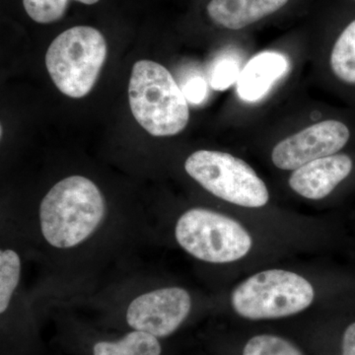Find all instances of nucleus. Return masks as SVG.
I'll return each mask as SVG.
<instances>
[{
  "mask_svg": "<svg viewBox=\"0 0 355 355\" xmlns=\"http://www.w3.org/2000/svg\"><path fill=\"white\" fill-rule=\"evenodd\" d=\"M288 62L280 53L266 51L252 58L240 72L237 92L246 102L260 100L272 84L286 73Z\"/></svg>",
  "mask_w": 355,
  "mask_h": 355,
  "instance_id": "nucleus-10",
  "label": "nucleus"
},
{
  "mask_svg": "<svg viewBox=\"0 0 355 355\" xmlns=\"http://www.w3.org/2000/svg\"><path fill=\"white\" fill-rule=\"evenodd\" d=\"M184 96L191 103H200L207 94V84L200 77H195L187 83L184 87Z\"/></svg>",
  "mask_w": 355,
  "mask_h": 355,
  "instance_id": "nucleus-18",
  "label": "nucleus"
},
{
  "mask_svg": "<svg viewBox=\"0 0 355 355\" xmlns=\"http://www.w3.org/2000/svg\"><path fill=\"white\" fill-rule=\"evenodd\" d=\"M128 100L135 120L153 137H173L188 125V100L169 70L158 62H135Z\"/></svg>",
  "mask_w": 355,
  "mask_h": 355,
  "instance_id": "nucleus-2",
  "label": "nucleus"
},
{
  "mask_svg": "<svg viewBox=\"0 0 355 355\" xmlns=\"http://www.w3.org/2000/svg\"><path fill=\"white\" fill-rule=\"evenodd\" d=\"M21 261L13 250L0 253V313L3 314L10 304L11 298L19 284Z\"/></svg>",
  "mask_w": 355,
  "mask_h": 355,
  "instance_id": "nucleus-14",
  "label": "nucleus"
},
{
  "mask_svg": "<svg viewBox=\"0 0 355 355\" xmlns=\"http://www.w3.org/2000/svg\"><path fill=\"white\" fill-rule=\"evenodd\" d=\"M184 170L216 197L240 207L258 209L270 200L263 180L242 159L214 150H198L184 163Z\"/></svg>",
  "mask_w": 355,
  "mask_h": 355,
  "instance_id": "nucleus-6",
  "label": "nucleus"
},
{
  "mask_svg": "<svg viewBox=\"0 0 355 355\" xmlns=\"http://www.w3.org/2000/svg\"><path fill=\"white\" fill-rule=\"evenodd\" d=\"M354 169V161L347 154L336 153L316 159L294 170L289 178L292 190L308 200L328 197Z\"/></svg>",
  "mask_w": 355,
  "mask_h": 355,
  "instance_id": "nucleus-9",
  "label": "nucleus"
},
{
  "mask_svg": "<svg viewBox=\"0 0 355 355\" xmlns=\"http://www.w3.org/2000/svg\"><path fill=\"white\" fill-rule=\"evenodd\" d=\"M105 214L106 200L94 182L83 176L65 178L42 200V234L51 246L70 249L87 240Z\"/></svg>",
  "mask_w": 355,
  "mask_h": 355,
  "instance_id": "nucleus-1",
  "label": "nucleus"
},
{
  "mask_svg": "<svg viewBox=\"0 0 355 355\" xmlns=\"http://www.w3.org/2000/svg\"><path fill=\"white\" fill-rule=\"evenodd\" d=\"M331 71L347 86H355V20L340 33L331 50Z\"/></svg>",
  "mask_w": 355,
  "mask_h": 355,
  "instance_id": "nucleus-12",
  "label": "nucleus"
},
{
  "mask_svg": "<svg viewBox=\"0 0 355 355\" xmlns=\"http://www.w3.org/2000/svg\"><path fill=\"white\" fill-rule=\"evenodd\" d=\"M238 65L232 60H223L216 65L211 77V86L216 90H224L232 85L239 77Z\"/></svg>",
  "mask_w": 355,
  "mask_h": 355,
  "instance_id": "nucleus-17",
  "label": "nucleus"
},
{
  "mask_svg": "<svg viewBox=\"0 0 355 355\" xmlns=\"http://www.w3.org/2000/svg\"><path fill=\"white\" fill-rule=\"evenodd\" d=\"M157 338L144 331L128 333L119 342H100L93 347V355H160Z\"/></svg>",
  "mask_w": 355,
  "mask_h": 355,
  "instance_id": "nucleus-13",
  "label": "nucleus"
},
{
  "mask_svg": "<svg viewBox=\"0 0 355 355\" xmlns=\"http://www.w3.org/2000/svg\"><path fill=\"white\" fill-rule=\"evenodd\" d=\"M243 355H303L288 340L279 336L261 335L252 338L243 350Z\"/></svg>",
  "mask_w": 355,
  "mask_h": 355,
  "instance_id": "nucleus-16",
  "label": "nucleus"
},
{
  "mask_svg": "<svg viewBox=\"0 0 355 355\" xmlns=\"http://www.w3.org/2000/svg\"><path fill=\"white\" fill-rule=\"evenodd\" d=\"M289 0H211L210 19L229 30H240L277 12Z\"/></svg>",
  "mask_w": 355,
  "mask_h": 355,
  "instance_id": "nucleus-11",
  "label": "nucleus"
},
{
  "mask_svg": "<svg viewBox=\"0 0 355 355\" xmlns=\"http://www.w3.org/2000/svg\"><path fill=\"white\" fill-rule=\"evenodd\" d=\"M350 137V128L343 121H320L282 140L273 148L272 160L279 169L296 170L316 159L338 153Z\"/></svg>",
  "mask_w": 355,
  "mask_h": 355,
  "instance_id": "nucleus-7",
  "label": "nucleus"
},
{
  "mask_svg": "<svg viewBox=\"0 0 355 355\" xmlns=\"http://www.w3.org/2000/svg\"><path fill=\"white\" fill-rule=\"evenodd\" d=\"M180 246L198 260L226 263L244 258L251 250V235L239 222L214 210L191 209L177 221Z\"/></svg>",
  "mask_w": 355,
  "mask_h": 355,
  "instance_id": "nucleus-5",
  "label": "nucleus"
},
{
  "mask_svg": "<svg viewBox=\"0 0 355 355\" xmlns=\"http://www.w3.org/2000/svg\"><path fill=\"white\" fill-rule=\"evenodd\" d=\"M191 307L188 291L180 287H166L135 298L128 306L127 322L135 331L164 338L181 326Z\"/></svg>",
  "mask_w": 355,
  "mask_h": 355,
  "instance_id": "nucleus-8",
  "label": "nucleus"
},
{
  "mask_svg": "<svg viewBox=\"0 0 355 355\" xmlns=\"http://www.w3.org/2000/svg\"><path fill=\"white\" fill-rule=\"evenodd\" d=\"M342 355H355V323L349 324L345 331Z\"/></svg>",
  "mask_w": 355,
  "mask_h": 355,
  "instance_id": "nucleus-19",
  "label": "nucleus"
},
{
  "mask_svg": "<svg viewBox=\"0 0 355 355\" xmlns=\"http://www.w3.org/2000/svg\"><path fill=\"white\" fill-rule=\"evenodd\" d=\"M314 297V288L304 277L287 270H268L236 287L231 303L245 319L270 320L302 312Z\"/></svg>",
  "mask_w": 355,
  "mask_h": 355,
  "instance_id": "nucleus-4",
  "label": "nucleus"
},
{
  "mask_svg": "<svg viewBox=\"0 0 355 355\" xmlns=\"http://www.w3.org/2000/svg\"><path fill=\"white\" fill-rule=\"evenodd\" d=\"M107 53V42L99 30L77 26L53 40L44 62L58 90L79 99L94 87L106 62Z\"/></svg>",
  "mask_w": 355,
  "mask_h": 355,
  "instance_id": "nucleus-3",
  "label": "nucleus"
},
{
  "mask_svg": "<svg viewBox=\"0 0 355 355\" xmlns=\"http://www.w3.org/2000/svg\"><path fill=\"white\" fill-rule=\"evenodd\" d=\"M69 0H23L26 12L35 22L50 24L58 21L64 15ZM81 3H97L99 0H76Z\"/></svg>",
  "mask_w": 355,
  "mask_h": 355,
  "instance_id": "nucleus-15",
  "label": "nucleus"
}]
</instances>
